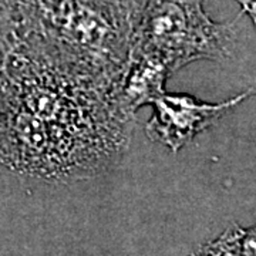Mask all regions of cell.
Segmentation results:
<instances>
[{"label":"cell","mask_w":256,"mask_h":256,"mask_svg":"<svg viewBox=\"0 0 256 256\" xmlns=\"http://www.w3.org/2000/svg\"><path fill=\"white\" fill-rule=\"evenodd\" d=\"M116 87L62 63L36 33L16 37L0 68V168L47 184L110 171L136 121Z\"/></svg>","instance_id":"1"},{"label":"cell","mask_w":256,"mask_h":256,"mask_svg":"<svg viewBox=\"0 0 256 256\" xmlns=\"http://www.w3.org/2000/svg\"><path fill=\"white\" fill-rule=\"evenodd\" d=\"M234 24L212 22L202 0H146L130 38L128 53L151 57L174 74L200 60L230 54Z\"/></svg>","instance_id":"2"},{"label":"cell","mask_w":256,"mask_h":256,"mask_svg":"<svg viewBox=\"0 0 256 256\" xmlns=\"http://www.w3.org/2000/svg\"><path fill=\"white\" fill-rule=\"evenodd\" d=\"M254 92L248 90L224 102H205L190 94L165 92L151 104L146 134L175 154Z\"/></svg>","instance_id":"3"},{"label":"cell","mask_w":256,"mask_h":256,"mask_svg":"<svg viewBox=\"0 0 256 256\" xmlns=\"http://www.w3.org/2000/svg\"><path fill=\"white\" fill-rule=\"evenodd\" d=\"M172 73L151 57L128 53L127 62L116 87L120 110L134 118L142 106H151L165 92L166 80Z\"/></svg>","instance_id":"4"},{"label":"cell","mask_w":256,"mask_h":256,"mask_svg":"<svg viewBox=\"0 0 256 256\" xmlns=\"http://www.w3.org/2000/svg\"><path fill=\"white\" fill-rule=\"evenodd\" d=\"M214 244L228 256H256V225L250 228L232 225Z\"/></svg>","instance_id":"5"},{"label":"cell","mask_w":256,"mask_h":256,"mask_svg":"<svg viewBox=\"0 0 256 256\" xmlns=\"http://www.w3.org/2000/svg\"><path fill=\"white\" fill-rule=\"evenodd\" d=\"M18 28L20 18L18 12L9 6L4 0H0V68L18 36Z\"/></svg>","instance_id":"6"},{"label":"cell","mask_w":256,"mask_h":256,"mask_svg":"<svg viewBox=\"0 0 256 256\" xmlns=\"http://www.w3.org/2000/svg\"><path fill=\"white\" fill-rule=\"evenodd\" d=\"M191 256H228L224 250H220V248L214 244V240L201 246L195 254H192Z\"/></svg>","instance_id":"7"},{"label":"cell","mask_w":256,"mask_h":256,"mask_svg":"<svg viewBox=\"0 0 256 256\" xmlns=\"http://www.w3.org/2000/svg\"><path fill=\"white\" fill-rule=\"evenodd\" d=\"M245 13L249 14V18L254 20L256 26V0H236Z\"/></svg>","instance_id":"8"}]
</instances>
